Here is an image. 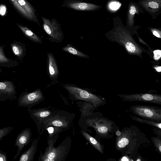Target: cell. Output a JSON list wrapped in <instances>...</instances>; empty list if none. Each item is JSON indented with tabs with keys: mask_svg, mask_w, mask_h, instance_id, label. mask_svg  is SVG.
<instances>
[{
	"mask_svg": "<svg viewBox=\"0 0 161 161\" xmlns=\"http://www.w3.org/2000/svg\"><path fill=\"white\" fill-rule=\"evenodd\" d=\"M131 112L141 118L160 122L161 108L146 105H134L130 108Z\"/></svg>",
	"mask_w": 161,
	"mask_h": 161,
	"instance_id": "obj_4",
	"label": "cell"
},
{
	"mask_svg": "<svg viewBox=\"0 0 161 161\" xmlns=\"http://www.w3.org/2000/svg\"><path fill=\"white\" fill-rule=\"evenodd\" d=\"M86 122L88 126L94 128L97 134L103 137L107 136L113 128L112 122L102 118L87 119Z\"/></svg>",
	"mask_w": 161,
	"mask_h": 161,
	"instance_id": "obj_7",
	"label": "cell"
},
{
	"mask_svg": "<svg viewBox=\"0 0 161 161\" xmlns=\"http://www.w3.org/2000/svg\"><path fill=\"white\" fill-rule=\"evenodd\" d=\"M18 11L25 17L28 19V16L25 11L19 5L17 0H10Z\"/></svg>",
	"mask_w": 161,
	"mask_h": 161,
	"instance_id": "obj_25",
	"label": "cell"
},
{
	"mask_svg": "<svg viewBox=\"0 0 161 161\" xmlns=\"http://www.w3.org/2000/svg\"><path fill=\"white\" fill-rule=\"evenodd\" d=\"M133 133L130 129L122 131L119 136L117 137L115 148L118 150H122L129 143Z\"/></svg>",
	"mask_w": 161,
	"mask_h": 161,
	"instance_id": "obj_12",
	"label": "cell"
},
{
	"mask_svg": "<svg viewBox=\"0 0 161 161\" xmlns=\"http://www.w3.org/2000/svg\"><path fill=\"white\" fill-rule=\"evenodd\" d=\"M66 130L62 127L52 125L46 127L45 130H47L48 134L47 143L52 142L55 144L59 136V134Z\"/></svg>",
	"mask_w": 161,
	"mask_h": 161,
	"instance_id": "obj_18",
	"label": "cell"
},
{
	"mask_svg": "<svg viewBox=\"0 0 161 161\" xmlns=\"http://www.w3.org/2000/svg\"><path fill=\"white\" fill-rule=\"evenodd\" d=\"M16 24L25 36L31 41L36 43H42L41 39L28 27L17 23Z\"/></svg>",
	"mask_w": 161,
	"mask_h": 161,
	"instance_id": "obj_19",
	"label": "cell"
},
{
	"mask_svg": "<svg viewBox=\"0 0 161 161\" xmlns=\"http://www.w3.org/2000/svg\"><path fill=\"white\" fill-rule=\"evenodd\" d=\"M152 142L156 147L161 153V140L160 138L158 137H152Z\"/></svg>",
	"mask_w": 161,
	"mask_h": 161,
	"instance_id": "obj_26",
	"label": "cell"
},
{
	"mask_svg": "<svg viewBox=\"0 0 161 161\" xmlns=\"http://www.w3.org/2000/svg\"><path fill=\"white\" fill-rule=\"evenodd\" d=\"M8 158L6 154L0 149V161H7Z\"/></svg>",
	"mask_w": 161,
	"mask_h": 161,
	"instance_id": "obj_28",
	"label": "cell"
},
{
	"mask_svg": "<svg viewBox=\"0 0 161 161\" xmlns=\"http://www.w3.org/2000/svg\"><path fill=\"white\" fill-rule=\"evenodd\" d=\"M12 51L18 59L23 61V58L26 55L25 45L18 41H14L10 44Z\"/></svg>",
	"mask_w": 161,
	"mask_h": 161,
	"instance_id": "obj_17",
	"label": "cell"
},
{
	"mask_svg": "<svg viewBox=\"0 0 161 161\" xmlns=\"http://www.w3.org/2000/svg\"><path fill=\"white\" fill-rule=\"evenodd\" d=\"M64 88L70 96L75 100H82L92 104L95 108L103 105L104 101L98 96L87 91L71 85H65Z\"/></svg>",
	"mask_w": 161,
	"mask_h": 161,
	"instance_id": "obj_2",
	"label": "cell"
},
{
	"mask_svg": "<svg viewBox=\"0 0 161 161\" xmlns=\"http://www.w3.org/2000/svg\"><path fill=\"white\" fill-rule=\"evenodd\" d=\"M153 58L156 60L160 59L161 57V51L160 50H156L153 51Z\"/></svg>",
	"mask_w": 161,
	"mask_h": 161,
	"instance_id": "obj_27",
	"label": "cell"
},
{
	"mask_svg": "<svg viewBox=\"0 0 161 161\" xmlns=\"http://www.w3.org/2000/svg\"><path fill=\"white\" fill-rule=\"evenodd\" d=\"M17 98L16 87L13 81H0V101H12Z\"/></svg>",
	"mask_w": 161,
	"mask_h": 161,
	"instance_id": "obj_10",
	"label": "cell"
},
{
	"mask_svg": "<svg viewBox=\"0 0 161 161\" xmlns=\"http://www.w3.org/2000/svg\"><path fill=\"white\" fill-rule=\"evenodd\" d=\"M150 7L153 8H158V4L155 2H151L148 3Z\"/></svg>",
	"mask_w": 161,
	"mask_h": 161,
	"instance_id": "obj_29",
	"label": "cell"
},
{
	"mask_svg": "<svg viewBox=\"0 0 161 161\" xmlns=\"http://www.w3.org/2000/svg\"><path fill=\"white\" fill-rule=\"evenodd\" d=\"M12 126H7L0 128V141L8 135L14 129Z\"/></svg>",
	"mask_w": 161,
	"mask_h": 161,
	"instance_id": "obj_24",
	"label": "cell"
},
{
	"mask_svg": "<svg viewBox=\"0 0 161 161\" xmlns=\"http://www.w3.org/2000/svg\"><path fill=\"white\" fill-rule=\"evenodd\" d=\"M31 136V131L29 128L23 130L17 135L15 139V145L17 147L18 149L17 153L13 158V161L16 159L24 147L28 144Z\"/></svg>",
	"mask_w": 161,
	"mask_h": 161,
	"instance_id": "obj_11",
	"label": "cell"
},
{
	"mask_svg": "<svg viewBox=\"0 0 161 161\" xmlns=\"http://www.w3.org/2000/svg\"><path fill=\"white\" fill-rule=\"evenodd\" d=\"M71 142L70 137L68 136L57 147L52 142L47 143L43 153L40 151L38 161H64L68 154Z\"/></svg>",
	"mask_w": 161,
	"mask_h": 161,
	"instance_id": "obj_1",
	"label": "cell"
},
{
	"mask_svg": "<svg viewBox=\"0 0 161 161\" xmlns=\"http://www.w3.org/2000/svg\"><path fill=\"white\" fill-rule=\"evenodd\" d=\"M67 113L64 111H56L43 123L41 130L40 135L45 130V128L49 126L61 127L66 130L69 129L74 117L72 118V115H69V113Z\"/></svg>",
	"mask_w": 161,
	"mask_h": 161,
	"instance_id": "obj_3",
	"label": "cell"
},
{
	"mask_svg": "<svg viewBox=\"0 0 161 161\" xmlns=\"http://www.w3.org/2000/svg\"><path fill=\"white\" fill-rule=\"evenodd\" d=\"M48 71L50 78L53 81L58 82L59 71L56 59L52 53H47Z\"/></svg>",
	"mask_w": 161,
	"mask_h": 161,
	"instance_id": "obj_14",
	"label": "cell"
},
{
	"mask_svg": "<svg viewBox=\"0 0 161 161\" xmlns=\"http://www.w3.org/2000/svg\"><path fill=\"white\" fill-rule=\"evenodd\" d=\"M44 99L42 92L38 88L31 92L27 91L22 92L17 98V104L20 107L31 108L39 104Z\"/></svg>",
	"mask_w": 161,
	"mask_h": 161,
	"instance_id": "obj_5",
	"label": "cell"
},
{
	"mask_svg": "<svg viewBox=\"0 0 161 161\" xmlns=\"http://www.w3.org/2000/svg\"><path fill=\"white\" fill-rule=\"evenodd\" d=\"M80 132L83 136L92 146L100 153L102 154L103 153V147L98 141L87 132L83 130H81Z\"/></svg>",
	"mask_w": 161,
	"mask_h": 161,
	"instance_id": "obj_21",
	"label": "cell"
},
{
	"mask_svg": "<svg viewBox=\"0 0 161 161\" xmlns=\"http://www.w3.org/2000/svg\"><path fill=\"white\" fill-rule=\"evenodd\" d=\"M154 69L158 72H160L161 71V67L160 66H156L154 67Z\"/></svg>",
	"mask_w": 161,
	"mask_h": 161,
	"instance_id": "obj_34",
	"label": "cell"
},
{
	"mask_svg": "<svg viewBox=\"0 0 161 161\" xmlns=\"http://www.w3.org/2000/svg\"><path fill=\"white\" fill-rule=\"evenodd\" d=\"M152 33L153 35L159 38H161L160 33L158 31L156 30H154L152 31Z\"/></svg>",
	"mask_w": 161,
	"mask_h": 161,
	"instance_id": "obj_32",
	"label": "cell"
},
{
	"mask_svg": "<svg viewBox=\"0 0 161 161\" xmlns=\"http://www.w3.org/2000/svg\"><path fill=\"white\" fill-rule=\"evenodd\" d=\"M6 8L4 6H2L0 7V14L3 15L5 14L6 12Z\"/></svg>",
	"mask_w": 161,
	"mask_h": 161,
	"instance_id": "obj_31",
	"label": "cell"
},
{
	"mask_svg": "<svg viewBox=\"0 0 161 161\" xmlns=\"http://www.w3.org/2000/svg\"><path fill=\"white\" fill-rule=\"evenodd\" d=\"M118 96L124 101H138L161 104V95L149 93L131 94H119Z\"/></svg>",
	"mask_w": 161,
	"mask_h": 161,
	"instance_id": "obj_9",
	"label": "cell"
},
{
	"mask_svg": "<svg viewBox=\"0 0 161 161\" xmlns=\"http://www.w3.org/2000/svg\"><path fill=\"white\" fill-rule=\"evenodd\" d=\"M4 46H0V67L8 68L17 66L19 64L16 60L9 58L5 55L4 52Z\"/></svg>",
	"mask_w": 161,
	"mask_h": 161,
	"instance_id": "obj_16",
	"label": "cell"
},
{
	"mask_svg": "<svg viewBox=\"0 0 161 161\" xmlns=\"http://www.w3.org/2000/svg\"><path fill=\"white\" fill-rule=\"evenodd\" d=\"M68 6L74 10L80 11L92 10L96 7L95 5L91 4L77 2L69 3Z\"/></svg>",
	"mask_w": 161,
	"mask_h": 161,
	"instance_id": "obj_20",
	"label": "cell"
},
{
	"mask_svg": "<svg viewBox=\"0 0 161 161\" xmlns=\"http://www.w3.org/2000/svg\"><path fill=\"white\" fill-rule=\"evenodd\" d=\"M27 110L30 117L35 123L40 136L43 123L56 111L45 108L35 109L27 108Z\"/></svg>",
	"mask_w": 161,
	"mask_h": 161,
	"instance_id": "obj_8",
	"label": "cell"
},
{
	"mask_svg": "<svg viewBox=\"0 0 161 161\" xmlns=\"http://www.w3.org/2000/svg\"><path fill=\"white\" fill-rule=\"evenodd\" d=\"M62 50L73 55L82 58H89L87 55L76 48L70 44H68L66 46L62 49Z\"/></svg>",
	"mask_w": 161,
	"mask_h": 161,
	"instance_id": "obj_22",
	"label": "cell"
},
{
	"mask_svg": "<svg viewBox=\"0 0 161 161\" xmlns=\"http://www.w3.org/2000/svg\"><path fill=\"white\" fill-rule=\"evenodd\" d=\"M136 12V9L135 7L133 6H131L130 10H129L130 13L131 14L134 15L135 13Z\"/></svg>",
	"mask_w": 161,
	"mask_h": 161,
	"instance_id": "obj_33",
	"label": "cell"
},
{
	"mask_svg": "<svg viewBox=\"0 0 161 161\" xmlns=\"http://www.w3.org/2000/svg\"><path fill=\"white\" fill-rule=\"evenodd\" d=\"M121 134V132H120L119 130H118L117 131H116V135L117 136H119Z\"/></svg>",
	"mask_w": 161,
	"mask_h": 161,
	"instance_id": "obj_35",
	"label": "cell"
},
{
	"mask_svg": "<svg viewBox=\"0 0 161 161\" xmlns=\"http://www.w3.org/2000/svg\"><path fill=\"white\" fill-rule=\"evenodd\" d=\"M110 6L111 9L115 10L119 8L120 5L118 3L114 2L110 4Z\"/></svg>",
	"mask_w": 161,
	"mask_h": 161,
	"instance_id": "obj_30",
	"label": "cell"
},
{
	"mask_svg": "<svg viewBox=\"0 0 161 161\" xmlns=\"http://www.w3.org/2000/svg\"><path fill=\"white\" fill-rule=\"evenodd\" d=\"M131 119L141 123L146 124L157 127L160 129H161V122H156L146 119L140 118L136 116L130 115Z\"/></svg>",
	"mask_w": 161,
	"mask_h": 161,
	"instance_id": "obj_23",
	"label": "cell"
},
{
	"mask_svg": "<svg viewBox=\"0 0 161 161\" xmlns=\"http://www.w3.org/2000/svg\"><path fill=\"white\" fill-rule=\"evenodd\" d=\"M40 138V136L33 141L28 149L21 155L19 159V161H33L37 151L38 143Z\"/></svg>",
	"mask_w": 161,
	"mask_h": 161,
	"instance_id": "obj_13",
	"label": "cell"
},
{
	"mask_svg": "<svg viewBox=\"0 0 161 161\" xmlns=\"http://www.w3.org/2000/svg\"><path fill=\"white\" fill-rule=\"evenodd\" d=\"M41 18L43 21V28L49 36V39L56 42H61L63 39L64 35L57 20L55 18L50 20L43 17Z\"/></svg>",
	"mask_w": 161,
	"mask_h": 161,
	"instance_id": "obj_6",
	"label": "cell"
},
{
	"mask_svg": "<svg viewBox=\"0 0 161 161\" xmlns=\"http://www.w3.org/2000/svg\"><path fill=\"white\" fill-rule=\"evenodd\" d=\"M19 5L25 11L29 19L37 23L40 25L35 11L32 6L26 0H17Z\"/></svg>",
	"mask_w": 161,
	"mask_h": 161,
	"instance_id": "obj_15",
	"label": "cell"
},
{
	"mask_svg": "<svg viewBox=\"0 0 161 161\" xmlns=\"http://www.w3.org/2000/svg\"><path fill=\"white\" fill-rule=\"evenodd\" d=\"M3 72V70L0 68V73Z\"/></svg>",
	"mask_w": 161,
	"mask_h": 161,
	"instance_id": "obj_36",
	"label": "cell"
}]
</instances>
